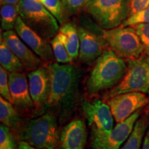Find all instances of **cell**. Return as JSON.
<instances>
[{"instance_id": "1", "label": "cell", "mask_w": 149, "mask_h": 149, "mask_svg": "<svg viewBox=\"0 0 149 149\" xmlns=\"http://www.w3.org/2000/svg\"><path fill=\"white\" fill-rule=\"evenodd\" d=\"M51 75L50 94L45 107L64 120L77 102L80 72L71 64L51 62L48 65Z\"/></svg>"}, {"instance_id": "2", "label": "cell", "mask_w": 149, "mask_h": 149, "mask_svg": "<svg viewBox=\"0 0 149 149\" xmlns=\"http://www.w3.org/2000/svg\"><path fill=\"white\" fill-rule=\"evenodd\" d=\"M127 64L111 49H106L97 59L86 81L90 94L112 89L120 82L126 73Z\"/></svg>"}, {"instance_id": "3", "label": "cell", "mask_w": 149, "mask_h": 149, "mask_svg": "<svg viewBox=\"0 0 149 149\" xmlns=\"http://www.w3.org/2000/svg\"><path fill=\"white\" fill-rule=\"evenodd\" d=\"M22 141L40 149H55L58 139L57 118L53 112L30 120L20 133Z\"/></svg>"}, {"instance_id": "4", "label": "cell", "mask_w": 149, "mask_h": 149, "mask_svg": "<svg viewBox=\"0 0 149 149\" xmlns=\"http://www.w3.org/2000/svg\"><path fill=\"white\" fill-rule=\"evenodd\" d=\"M19 13L29 27L47 40L56 36L60 29L57 19L38 0H20Z\"/></svg>"}, {"instance_id": "5", "label": "cell", "mask_w": 149, "mask_h": 149, "mask_svg": "<svg viewBox=\"0 0 149 149\" xmlns=\"http://www.w3.org/2000/svg\"><path fill=\"white\" fill-rule=\"evenodd\" d=\"M126 64L127 68L123 79L104 95V100L128 92L149 94V56L144 54L138 58L127 59Z\"/></svg>"}, {"instance_id": "6", "label": "cell", "mask_w": 149, "mask_h": 149, "mask_svg": "<svg viewBox=\"0 0 149 149\" xmlns=\"http://www.w3.org/2000/svg\"><path fill=\"white\" fill-rule=\"evenodd\" d=\"M85 10L102 29H114L129 16V0H91Z\"/></svg>"}, {"instance_id": "7", "label": "cell", "mask_w": 149, "mask_h": 149, "mask_svg": "<svg viewBox=\"0 0 149 149\" xmlns=\"http://www.w3.org/2000/svg\"><path fill=\"white\" fill-rule=\"evenodd\" d=\"M102 33L110 49L122 58H138L144 53V47L133 26L102 29Z\"/></svg>"}, {"instance_id": "8", "label": "cell", "mask_w": 149, "mask_h": 149, "mask_svg": "<svg viewBox=\"0 0 149 149\" xmlns=\"http://www.w3.org/2000/svg\"><path fill=\"white\" fill-rule=\"evenodd\" d=\"M81 108L91 130V141L102 138L114 128V117L109 104L100 100H84Z\"/></svg>"}, {"instance_id": "9", "label": "cell", "mask_w": 149, "mask_h": 149, "mask_svg": "<svg viewBox=\"0 0 149 149\" xmlns=\"http://www.w3.org/2000/svg\"><path fill=\"white\" fill-rule=\"evenodd\" d=\"M149 103L146 94L141 92H128L112 97L109 105L117 124L128 119L136 111Z\"/></svg>"}, {"instance_id": "10", "label": "cell", "mask_w": 149, "mask_h": 149, "mask_svg": "<svg viewBox=\"0 0 149 149\" xmlns=\"http://www.w3.org/2000/svg\"><path fill=\"white\" fill-rule=\"evenodd\" d=\"M141 109L136 111L124 122L117 124L109 135L102 138L91 141L92 149H120L128 138L137 120L140 117Z\"/></svg>"}, {"instance_id": "11", "label": "cell", "mask_w": 149, "mask_h": 149, "mask_svg": "<svg viewBox=\"0 0 149 149\" xmlns=\"http://www.w3.org/2000/svg\"><path fill=\"white\" fill-rule=\"evenodd\" d=\"M14 29L22 41L41 59L51 62L55 60L51 44L29 27L20 16L17 19Z\"/></svg>"}, {"instance_id": "12", "label": "cell", "mask_w": 149, "mask_h": 149, "mask_svg": "<svg viewBox=\"0 0 149 149\" xmlns=\"http://www.w3.org/2000/svg\"><path fill=\"white\" fill-rule=\"evenodd\" d=\"M79 36V61L90 65L95 61L106 50L107 44L103 36L82 26L78 27Z\"/></svg>"}, {"instance_id": "13", "label": "cell", "mask_w": 149, "mask_h": 149, "mask_svg": "<svg viewBox=\"0 0 149 149\" xmlns=\"http://www.w3.org/2000/svg\"><path fill=\"white\" fill-rule=\"evenodd\" d=\"M29 90L35 107H45L51 86V75L48 66H40L28 74Z\"/></svg>"}, {"instance_id": "14", "label": "cell", "mask_w": 149, "mask_h": 149, "mask_svg": "<svg viewBox=\"0 0 149 149\" xmlns=\"http://www.w3.org/2000/svg\"><path fill=\"white\" fill-rule=\"evenodd\" d=\"M9 87L12 104L16 109L29 111L35 107L29 90V80L25 74L21 72H11L8 75Z\"/></svg>"}, {"instance_id": "15", "label": "cell", "mask_w": 149, "mask_h": 149, "mask_svg": "<svg viewBox=\"0 0 149 149\" xmlns=\"http://www.w3.org/2000/svg\"><path fill=\"white\" fill-rule=\"evenodd\" d=\"M1 35L7 45L21 61L26 69L33 70L40 67L42 59L22 41L15 31L10 30L4 31Z\"/></svg>"}, {"instance_id": "16", "label": "cell", "mask_w": 149, "mask_h": 149, "mask_svg": "<svg viewBox=\"0 0 149 149\" xmlns=\"http://www.w3.org/2000/svg\"><path fill=\"white\" fill-rule=\"evenodd\" d=\"M88 133L84 121L73 120L63 128L59 138L60 149H84Z\"/></svg>"}, {"instance_id": "17", "label": "cell", "mask_w": 149, "mask_h": 149, "mask_svg": "<svg viewBox=\"0 0 149 149\" xmlns=\"http://www.w3.org/2000/svg\"><path fill=\"white\" fill-rule=\"evenodd\" d=\"M57 35L72 59H77L79 56V36L76 24L73 22L64 24L59 29Z\"/></svg>"}, {"instance_id": "18", "label": "cell", "mask_w": 149, "mask_h": 149, "mask_svg": "<svg viewBox=\"0 0 149 149\" xmlns=\"http://www.w3.org/2000/svg\"><path fill=\"white\" fill-rule=\"evenodd\" d=\"M148 126V117L144 115L139 117L135 123L131 134L120 149H141Z\"/></svg>"}, {"instance_id": "19", "label": "cell", "mask_w": 149, "mask_h": 149, "mask_svg": "<svg viewBox=\"0 0 149 149\" xmlns=\"http://www.w3.org/2000/svg\"><path fill=\"white\" fill-rule=\"evenodd\" d=\"M0 64L4 69L8 72H21L24 68L21 61L8 47L1 35L0 41Z\"/></svg>"}, {"instance_id": "20", "label": "cell", "mask_w": 149, "mask_h": 149, "mask_svg": "<svg viewBox=\"0 0 149 149\" xmlns=\"http://www.w3.org/2000/svg\"><path fill=\"white\" fill-rule=\"evenodd\" d=\"M15 109L11 102L5 100L2 97H0V122L1 124L10 129L17 127L21 121Z\"/></svg>"}, {"instance_id": "21", "label": "cell", "mask_w": 149, "mask_h": 149, "mask_svg": "<svg viewBox=\"0 0 149 149\" xmlns=\"http://www.w3.org/2000/svg\"><path fill=\"white\" fill-rule=\"evenodd\" d=\"M0 15H1V29L3 31L13 30L15 26L17 19L19 16V5H1Z\"/></svg>"}, {"instance_id": "22", "label": "cell", "mask_w": 149, "mask_h": 149, "mask_svg": "<svg viewBox=\"0 0 149 149\" xmlns=\"http://www.w3.org/2000/svg\"><path fill=\"white\" fill-rule=\"evenodd\" d=\"M51 44L53 48L55 61L59 64H70L73 60L68 53L61 41L59 40L58 35H56L51 40Z\"/></svg>"}, {"instance_id": "23", "label": "cell", "mask_w": 149, "mask_h": 149, "mask_svg": "<svg viewBox=\"0 0 149 149\" xmlns=\"http://www.w3.org/2000/svg\"><path fill=\"white\" fill-rule=\"evenodd\" d=\"M57 19L61 25L65 24L66 13L61 0H38Z\"/></svg>"}, {"instance_id": "24", "label": "cell", "mask_w": 149, "mask_h": 149, "mask_svg": "<svg viewBox=\"0 0 149 149\" xmlns=\"http://www.w3.org/2000/svg\"><path fill=\"white\" fill-rule=\"evenodd\" d=\"M67 15L77 14L83 9L86 8L91 0H61Z\"/></svg>"}, {"instance_id": "25", "label": "cell", "mask_w": 149, "mask_h": 149, "mask_svg": "<svg viewBox=\"0 0 149 149\" xmlns=\"http://www.w3.org/2000/svg\"><path fill=\"white\" fill-rule=\"evenodd\" d=\"M140 24H149V6L137 13L130 15L121 26H134Z\"/></svg>"}, {"instance_id": "26", "label": "cell", "mask_w": 149, "mask_h": 149, "mask_svg": "<svg viewBox=\"0 0 149 149\" xmlns=\"http://www.w3.org/2000/svg\"><path fill=\"white\" fill-rule=\"evenodd\" d=\"M0 149H16L10 128L3 124L0 126Z\"/></svg>"}, {"instance_id": "27", "label": "cell", "mask_w": 149, "mask_h": 149, "mask_svg": "<svg viewBox=\"0 0 149 149\" xmlns=\"http://www.w3.org/2000/svg\"><path fill=\"white\" fill-rule=\"evenodd\" d=\"M133 27L144 47V53L149 56V24H137Z\"/></svg>"}, {"instance_id": "28", "label": "cell", "mask_w": 149, "mask_h": 149, "mask_svg": "<svg viewBox=\"0 0 149 149\" xmlns=\"http://www.w3.org/2000/svg\"><path fill=\"white\" fill-rule=\"evenodd\" d=\"M8 75L9 72H7L2 66L0 67V95L5 100L12 103V98L9 87Z\"/></svg>"}, {"instance_id": "29", "label": "cell", "mask_w": 149, "mask_h": 149, "mask_svg": "<svg viewBox=\"0 0 149 149\" xmlns=\"http://www.w3.org/2000/svg\"><path fill=\"white\" fill-rule=\"evenodd\" d=\"M148 6L149 0H129V16L137 13Z\"/></svg>"}, {"instance_id": "30", "label": "cell", "mask_w": 149, "mask_h": 149, "mask_svg": "<svg viewBox=\"0 0 149 149\" xmlns=\"http://www.w3.org/2000/svg\"><path fill=\"white\" fill-rule=\"evenodd\" d=\"M18 149H40L35 148V147L31 146L29 143L25 141H20L18 144Z\"/></svg>"}, {"instance_id": "31", "label": "cell", "mask_w": 149, "mask_h": 149, "mask_svg": "<svg viewBox=\"0 0 149 149\" xmlns=\"http://www.w3.org/2000/svg\"><path fill=\"white\" fill-rule=\"evenodd\" d=\"M141 149H149V126L145 135Z\"/></svg>"}, {"instance_id": "32", "label": "cell", "mask_w": 149, "mask_h": 149, "mask_svg": "<svg viewBox=\"0 0 149 149\" xmlns=\"http://www.w3.org/2000/svg\"><path fill=\"white\" fill-rule=\"evenodd\" d=\"M20 0H1V6L4 4L19 5Z\"/></svg>"}]
</instances>
